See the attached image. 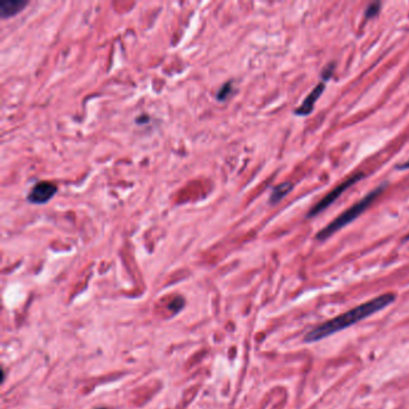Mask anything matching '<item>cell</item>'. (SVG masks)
<instances>
[{
    "instance_id": "obj_8",
    "label": "cell",
    "mask_w": 409,
    "mask_h": 409,
    "mask_svg": "<svg viewBox=\"0 0 409 409\" xmlns=\"http://www.w3.org/2000/svg\"><path fill=\"white\" fill-rule=\"evenodd\" d=\"M379 7H380L379 2H373V4H371L366 10L367 18H372V17L377 16L378 12H379Z\"/></svg>"
},
{
    "instance_id": "obj_10",
    "label": "cell",
    "mask_w": 409,
    "mask_h": 409,
    "mask_svg": "<svg viewBox=\"0 0 409 409\" xmlns=\"http://www.w3.org/2000/svg\"><path fill=\"white\" fill-rule=\"evenodd\" d=\"M334 71V67L332 66H327V68L323 71V78L324 80H327V78L331 77V72Z\"/></svg>"
},
{
    "instance_id": "obj_11",
    "label": "cell",
    "mask_w": 409,
    "mask_h": 409,
    "mask_svg": "<svg viewBox=\"0 0 409 409\" xmlns=\"http://www.w3.org/2000/svg\"><path fill=\"white\" fill-rule=\"evenodd\" d=\"M398 169H409V160L405 161L403 164H401L400 166H397Z\"/></svg>"
},
{
    "instance_id": "obj_12",
    "label": "cell",
    "mask_w": 409,
    "mask_h": 409,
    "mask_svg": "<svg viewBox=\"0 0 409 409\" xmlns=\"http://www.w3.org/2000/svg\"><path fill=\"white\" fill-rule=\"evenodd\" d=\"M406 239H407V240H408V239H409V235H407V237H406Z\"/></svg>"
},
{
    "instance_id": "obj_5",
    "label": "cell",
    "mask_w": 409,
    "mask_h": 409,
    "mask_svg": "<svg viewBox=\"0 0 409 409\" xmlns=\"http://www.w3.org/2000/svg\"><path fill=\"white\" fill-rule=\"evenodd\" d=\"M325 89L324 83H318L313 88V90L307 95V98L302 101V103L299 106L298 109H295V114L298 115H309L312 111H313L314 105L318 101V98H321L322 94H323Z\"/></svg>"
},
{
    "instance_id": "obj_3",
    "label": "cell",
    "mask_w": 409,
    "mask_h": 409,
    "mask_svg": "<svg viewBox=\"0 0 409 409\" xmlns=\"http://www.w3.org/2000/svg\"><path fill=\"white\" fill-rule=\"evenodd\" d=\"M362 178H364V174H362V173H358V174H354V175H352L350 178H348L345 181L341 182L339 186H336L334 190H331V191H330L327 196H324V197L322 198V199L319 200V202L317 203V204L314 205L313 208H311V210H310L309 215H307V216H309V217H312V216H316V215L321 214L322 212H324V210L327 209V207H330V205H331L332 203H334L335 200H336L337 198L340 197V196L344 194V192L348 189V187L353 186L355 182H358L360 179H362Z\"/></svg>"
},
{
    "instance_id": "obj_2",
    "label": "cell",
    "mask_w": 409,
    "mask_h": 409,
    "mask_svg": "<svg viewBox=\"0 0 409 409\" xmlns=\"http://www.w3.org/2000/svg\"><path fill=\"white\" fill-rule=\"evenodd\" d=\"M385 187H387V184L377 187V189L373 190L372 192H370L366 197L362 198L361 200L355 203V204L352 205L350 208H348L344 214L337 216L334 221H331L329 225L325 226L323 229L319 230V232L317 233L316 238L321 241L327 240V238H330L331 235H334L335 233L339 232L340 229H342V228L345 227V226L349 225L350 222H353L355 218L359 217L361 214H364L365 210H366L367 208L372 204L373 200H375L378 196L382 194V191L385 189Z\"/></svg>"
},
{
    "instance_id": "obj_9",
    "label": "cell",
    "mask_w": 409,
    "mask_h": 409,
    "mask_svg": "<svg viewBox=\"0 0 409 409\" xmlns=\"http://www.w3.org/2000/svg\"><path fill=\"white\" fill-rule=\"evenodd\" d=\"M230 89H232V88H229V86H228V85L223 86L222 90H220V93L217 94V98H225L226 96H227V93L230 90Z\"/></svg>"
},
{
    "instance_id": "obj_1",
    "label": "cell",
    "mask_w": 409,
    "mask_h": 409,
    "mask_svg": "<svg viewBox=\"0 0 409 409\" xmlns=\"http://www.w3.org/2000/svg\"><path fill=\"white\" fill-rule=\"evenodd\" d=\"M395 299L396 295L393 293H385L383 295L377 296V298L371 299V300L364 302V304L359 305V306H355L354 309L349 310V311L344 312V313L340 314V316L335 317V318L329 319V321L324 322V323L318 325V327L310 330L305 335L304 341L306 344H311V342L321 341L325 337L331 336V335L341 331L345 327H352V325L358 323V322L377 313L380 310L385 309L389 305L393 304Z\"/></svg>"
},
{
    "instance_id": "obj_7",
    "label": "cell",
    "mask_w": 409,
    "mask_h": 409,
    "mask_svg": "<svg viewBox=\"0 0 409 409\" xmlns=\"http://www.w3.org/2000/svg\"><path fill=\"white\" fill-rule=\"evenodd\" d=\"M293 187H294V185L289 181L288 182H282V184L278 185L276 187H274L269 202H270L271 204H276V203L280 202L282 198L286 197V196L288 195L289 192H291V190L293 189Z\"/></svg>"
},
{
    "instance_id": "obj_6",
    "label": "cell",
    "mask_w": 409,
    "mask_h": 409,
    "mask_svg": "<svg viewBox=\"0 0 409 409\" xmlns=\"http://www.w3.org/2000/svg\"><path fill=\"white\" fill-rule=\"evenodd\" d=\"M28 5L27 0H1L0 1V16L2 18L12 17L22 11Z\"/></svg>"
},
{
    "instance_id": "obj_4",
    "label": "cell",
    "mask_w": 409,
    "mask_h": 409,
    "mask_svg": "<svg viewBox=\"0 0 409 409\" xmlns=\"http://www.w3.org/2000/svg\"><path fill=\"white\" fill-rule=\"evenodd\" d=\"M57 192V186L53 182L41 181L37 182L28 195V200L33 204H45Z\"/></svg>"
}]
</instances>
